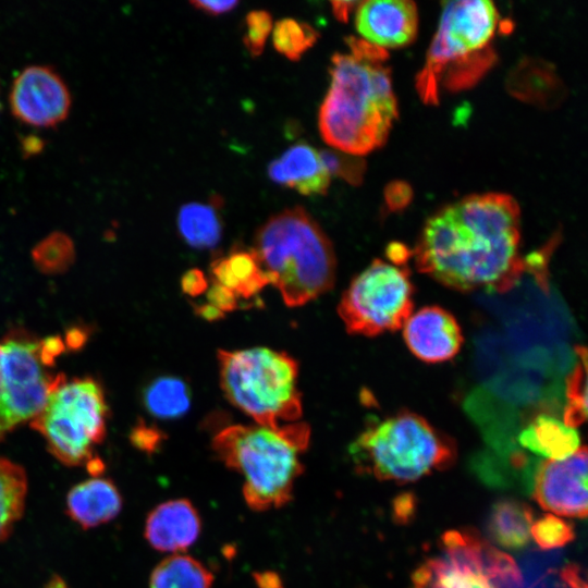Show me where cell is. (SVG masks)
<instances>
[{"label": "cell", "mask_w": 588, "mask_h": 588, "mask_svg": "<svg viewBox=\"0 0 588 588\" xmlns=\"http://www.w3.org/2000/svg\"><path fill=\"white\" fill-rule=\"evenodd\" d=\"M258 588H283L281 577L271 571L258 572L254 575Z\"/></svg>", "instance_id": "38"}, {"label": "cell", "mask_w": 588, "mask_h": 588, "mask_svg": "<svg viewBox=\"0 0 588 588\" xmlns=\"http://www.w3.org/2000/svg\"><path fill=\"white\" fill-rule=\"evenodd\" d=\"M359 4L353 1H333L331 2L334 16L341 22H347L351 12Z\"/></svg>", "instance_id": "39"}, {"label": "cell", "mask_w": 588, "mask_h": 588, "mask_svg": "<svg viewBox=\"0 0 588 588\" xmlns=\"http://www.w3.org/2000/svg\"><path fill=\"white\" fill-rule=\"evenodd\" d=\"M527 451L551 461L564 460L580 448L579 433L563 420L548 414L536 416L518 436Z\"/></svg>", "instance_id": "20"}, {"label": "cell", "mask_w": 588, "mask_h": 588, "mask_svg": "<svg viewBox=\"0 0 588 588\" xmlns=\"http://www.w3.org/2000/svg\"><path fill=\"white\" fill-rule=\"evenodd\" d=\"M412 588H520L517 564L476 531H445L437 554L412 577Z\"/></svg>", "instance_id": "10"}, {"label": "cell", "mask_w": 588, "mask_h": 588, "mask_svg": "<svg viewBox=\"0 0 588 588\" xmlns=\"http://www.w3.org/2000/svg\"><path fill=\"white\" fill-rule=\"evenodd\" d=\"M319 155L330 175L340 176L352 184L362 181L364 170L362 159L330 149L321 150Z\"/></svg>", "instance_id": "31"}, {"label": "cell", "mask_w": 588, "mask_h": 588, "mask_svg": "<svg viewBox=\"0 0 588 588\" xmlns=\"http://www.w3.org/2000/svg\"><path fill=\"white\" fill-rule=\"evenodd\" d=\"M162 438L160 430L145 424L137 425L131 434L133 444L148 453L157 450L162 442Z\"/></svg>", "instance_id": "33"}, {"label": "cell", "mask_w": 588, "mask_h": 588, "mask_svg": "<svg viewBox=\"0 0 588 588\" xmlns=\"http://www.w3.org/2000/svg\"><path fill=\"white\" fill-rule=\"evenodd\" d=\"M209 282L199 269L187 270L181 279L182 291L192 297L206 293Z\"/></svg>", "instance_id": "34"}, {"label": "cell", "mask_w": 588, "mask_h": 588, "mask_svg": "<svg viewBox=\"0 0 588 588\" xmlns=\"http://www.w3.org/2000/svg\"><path fill=\"white\" fill-rule=\"evenodd\" d=\"M191 4L200 11H204L205 13L209 15H221L226 12L232 11L237 4V1L230 0V1H208V0H196L191 1Z\"/></svg>", "instance_id": "35"}, {"label": "cell", "mask_w": 588, "mask_h": 588, "mask_svg": "<svg viewBox=\"0 0 588 588\" xmlns=\"http://www.w3.org/2000/svg\"><path fill=\"white\" fill-rule=\"evenodd\" d=\"M355 24L364 40L382 49L411 44L418 29V12L409 0L359 2Z\"/></svg>", "instance_id": "15"}, {"label": "cell", "mask_w": 588, "mask_h": 588, "mask_svg": "<svg viewBox=\"0 0 588 588\" xmlns=\"http://www.w3.org/2000/svg\"><path fill=\"white\" fill-rule=\"evenodd\" d=\"M578 360L566 382V405L563 422L576 428L587 417V358L586 350L577 347Z\"/></svg>", "instance_id": "27"}, {"label": "cell", "mask_w": 588, "mask_h": 588, "mask_svg": "<svg viewBox=\"0 0 588 588\" xmlns=\"http://www.w3.org/2000/svg\"><path fill=\"white\" fill-rule=\"evenodd\" d=\"M530 537L541 549H558L574 540L575 530L567 520L552 514H544L532 523Z\"/></svg>", "instance_id": "29"}, {"label": "cell", "mask_w": 588, "mask_h": 588, "mask_svg": "<svg viewBox=\"0 0 588 588\" xmlns=\"http://www.w3.org/2000/svg\"><path fill=\"white\" fill-rule=\"evenodd\" d=\"M74 244L64 233L54 232L40 241L33 249L32 257L39 270L59 273L74 260Z\"/></svg>", "instance_id": "28"}, {"label": "cell", "mask_w": 588, "mask_h": 588, "mask_svg": "<svg viewBox=\"0 0 588 588\" xmlns=\"http://www.w3.org/2000/svg\"><path fill=\"white\" fill-rule=\"evenodd\" d=\"M9 103L12 114L33 126H53L63 121L71 108L69 87L49 65L25 66L14 78Z\"/></svg>", "instance_id": "12"}, {"label": "cell", "mask_w": 588, "mask_h": 588, "mask_svg": "<svg viewBox=\"0 0 588 588\" xmlns=\"http://www.w3.org/2000/svg\"><path fill=\"white\" fill-rule=\"evenodd\" d=\"M309 441L310 427L301 420L278 427L238 424L216 433L211 446L219 461L243 477L248 507L265 512L292 500Z\"/></svg>", "instance_id": "3"}, {"label": "cell", "mask_w": 588, "mask_h": 588, "mask_svg": "<svg viewBox=\"0 0 588 588\" xmlns=\"http://www.w3.org/2000/svg\"><path fill=\"white\" fill-rule=\"evenodd\" d=\"M269 284L287 307L303 306L332 289L336 259L331 241L301 206L269 218L254 238Z\"/></svg>", "instance_id": "4"}, {"label": "cell", "mask_w": 588, "mask_h": 588, "mask_svg": "<svg viewBox=\"0 0 588 588\" xmlns=\"http://www.w3.org/2000/svg\"><path fill=\"white\" fill-rule=\"evenodd\" d=\"M108 405L94 378L65 377L50 393L32 427L45 439L49 452L69 466H82L98 475L102 462L94 449L106 436Z\"/></svg>", "instance_id": "8"}, {"label": "cell", "mask_w": 588, "mask_h": 588, "mask_svg": "<svg viewBox=\"0 0 588 588\" xmlns=\"http://www.w3.org/2000/svg\"><path fill=\"white\" fill-rule=\"evenodd\" d=\"M47 588H66L64 581L62 579H60L59 577H53Z\"/></svg>", "instance_id": "41"}, {"label": "cell", "mask_w": 588, "mask_h": 588, "mask_svg": "<svg viewBox=\"0 0 588 588\" xmlns=\"http://www.w3.org/2000/svg\"><path fill=\"white\" fill-rule=\"evenodd\" d=\"M413 295L406 268L375 259L351 281L336 310L348 333L376 336L404 326L414 308Z\"/></svg>", "instance_id": "11"}, {"label": "cell", "mask_w": 588, "mask_h": 588, "mask_svg": "<svg viewBox=\"0 0 588 588\" xmlns=\"http://www.w3.org/2000/svg\"><path fill=\"white\" fill-rule=\"evenodd\" d=\"M319 34L309 24L294 19H282L274 25L272 39L278 52L297 61L318 40Z\"/></svg>", "instance_id": "26"}, {"label": "cell", "mask_w": 588, "mask_h": 588, "mask_svg": "<svg viewBox=\"0 0 588 588\" xmlns=\"http://www.w3.org/2000/svg\"><path fill=\"white\" fill-rule=\"evenodd\" d=\"M27 492L24 469L0 457V540H3L21 518Z\"/></svg>", "instance_id": "25"}, {"label": "cell", "mask_w": 588, "mask_h": 588, "mask_svg": "<svg viewBox=\"0 0 588 588\" xmlns=\"http://www.w3.org/2000/svg\"><path fill=\"white\" fill-rule=\"evenodd\" d=\"M64 350L60 336L38 339L23 329L11 330L0 341V441L41 412L64 377L50 371Z\"/></svg>", "instance_id": "9"}, {"label": "cell", "mask_w": 588, "mask_h": 588, "mask_svg": "<svg viewBox=\"0 0 588 588\" xmlns=\"http://www.w3.org/2000/svg\"><path fill=\"white\" fill-rule=\"evenodd\" d=\"M201 518L187 499H173L157 505L145 523V538L160 552L182 553L199 537Z\"/></svg>", "instance_id": "16"}, {"label": "cell", "mask_w": 588, "mask_h": 588, "mask_svg": "<svg viewBox=\"0 0 588 588\" xmlns=\"http://www.w3.org/2000/svg\"><path fill=\"white\" fill-rule=\"evenodd\" d=\"M519 207L506 194L470 195L425 223L413 250L417 269L461 292L511 289L525 270Z\"/></svg>", "instance_id": "1"}, {"label": "cell", "mask_w": 588, "mask_h": 588, "mask_svg": "<svg viewBox=\"0 0 588 588\" xmlns=\"http://www.w3.org/2000/svg\"><path fill=\"white\" fill-rule=\"evenodd\" d=\"M561 578L567 588H587L586 581L580 574V568L575 564L564 566Z\"/></svg>", "instance_id": "37"}, {"label": "cell", "mask_w": 588, "mask_h": 588, "mask_svg": "<svg viewBox=\"0 0 588 588\" xmlns=\"http://www.w3.org/2000/svg\"><path fill=\"white\" fill-rule=\"evenodd\" d=\"M498 21L497 8L488 0L443 3L438 30L416 82L426 102H437L440 83L461 88L483 73L492 61L489 44Z\"/></svg>", "instance_id": "7"}, {"label": "cell", "mask_w": 588, "mask_h": 588, "mask_svg": "<svg viewBox=\"0 0 588 588\" xmlns=\"http://www.w3.org/2000/svg\"><path fill=\"white\" fill-rule=\"evenodd\" d=\"M143 401L146 411L156 418H179L189 409L191 390L182 379L162 376L145 388Z\"/></svg>", "instance_id": "24"}, {"label": "cell", "mask_w": 588, "mask_h": 588, "mask_svg": "<svg viewBox=\"0 0 588 588\" xmlns=\"http://www.w3.org/2000/svg\"><path fill=\"white\" fill-rule=\"evenodd\" d=\"M350 54L331 59V84L319 109V130L327 144L362 156L381 147L397 117V103L385 49L347 37Z\"/></svg>", "instance_id": "2"}, {"label": "cell", "mask_w": 588, "mask_h": 588, "mask_svg": "<svg viewBox=\"0 0 588 588\" xmlns=\"http://www.w3.org/2000/svg\"><path fill=\"white\" fill-rule=\"evenodd\" d=\"M268 175L274 183L308 196L326 194L331 181L319 151L305 143L293 145L270 162Z\"/></svg>", "instance_id": "17"}, {"label": "cell", "mask_w": 588, "mask_h": 588, "mask_svg": "<svg viewBox=\"0 0 588 588\" xmlns=\"http://www.w3.org/2000/svg\"><path fill=\"white\" fill-rule=\"evenodd\" d=\"M221 199L209 203H188L180 208L177 228L180 235L192 247L204 249L216 246L222 235L219 213Z\"/></svg>", "instance_id": "22"}, {"label": "cell", "mask_w": 588, "mask_h": 588, "mask_svg": "<svg viewBox=\"0 0 588 588\" xmlns=\"http://www.w3.org/2000/svg\"><path fill=\"white\" fill-rule=\"evenodd\" d=\"M213 574L197 559L175 553L152 571L149 588H212Z\"/></svg>", "instance_id": "23"}, {"label": "cell", "mask_w": 588, "mask_h": 588, "mask_svg": "<svg viewBox=\"0 0 588 588\" xmlns=\"http://www.w3.org/2000/svg\"><path fill=\"white\" fill-rule=\"evenodd\" d=\"M414 495L409 493H403L395 499L393 510L396 520L406 522L414 514Z\"/></svg>", "instance_id": "36"}, {"label": "cell", "mask_w": 588, "mask_h": 588, "mask_svg": "<svg viewBox=\"0 0 588 588\" xmlns=\"http://www.w3.org/2000/svg\"><path fill=\"white\" fill-rule=\"evenodd\" d=\"M210 281L229 290L240 301L257 296L269 284L253 248H237L215 259Z\"/></svg>", "instance_id": "19"}, {"label": "cell", "mask_w": 588, "mask_h": 588, "mask_svg": "<svg viewBox=\"0 0 588 588\" xmlns=\"http://www.w3.org/2000/svg\"><path fill=\"white\" fill-rule=\"evenodd\" d=\"M245 25L244 45L253 57H258L264 51L266 40L271 32L272 17L265 10H254L246 15Z\"/></svg>", "instance_id": "30"}, {"label": "cell", "mask_w": 588, "mask_h": 588, "mask_svg": "<svg viewBox=\"0 0 588 588\" xmlns=\"http://www.w3.org/2000/svg\"><path fill=\"white\" fill-rule=\"evenodd\" d=\"M207 303L226 314L238 308L240 299L229 290L210 281L206 291Z\"/></svg>", "instance_id": "32"}, {"label": "cell", "mask_w": 588, "mask_h": 588, "mask_svg": "<svg viewBox=\"0 0 588 588\" xmlns=\"http://www.w3.org/2000/svg\"><path fill=\"white\" fill-rule=\"evenodd\" d=\"M403 335L408 350L420 360L440 363L461 350L463 334L454 316L439 306H426L411 315Z\"/></svg>", "instance_id": "14"}, {"label": "cell", "mask_w": 588, "mask_h": 588, "mask_svg": "<svg viewBox=\"0 0 588 588\" xmlns=\"http://www.w3.org/2000/svg\"><path fill=\"white\" fill-rule=\"evenodd\" d=\"M350 454L362 474L408 483L451 467L457 449L422 416L401 411L370 422L351 444Z\"/></svg>", "instance_id": "5"}, {"label": "cell", "mask_w": 588, "mask_h": 588, "mask_svg": "<svg viewBox=\"0 0 588 588\" xmlns=\"http://www.w3.org/2000/svg\"><path fill=\"white\" fill-rule=\"evenodd\" d=\"M587 449L579 448L573 455L542 462L536 471L534 497L546 511L585 518L587 516Z\"/></svg>", "instance_id": "13"}, {"label": "cell", "mask_w": 588, "mask_h": 588, "mask_svg": "<svg viewBox=\"0 0 588 588\" xmlns=\"http://www.w3.org/2000/svg\"><path fill=\"white\" fill-rule=\"evenodd\" d=\"M534 523L531 507L518 500L495 502L487 518V531L492 541L505 549H522L530 540Z\"/></svg>", "instance_id": "21"}, {"label": "cell", "mask_w": 588, "mask_h": 588, "mask_svg": "<svg viewBox=\"0 0 588 588\" xmlns=\"http://www.w3.org/2000/svg\"><path fill=\"white\" fill-rule=\"evenodd\" d=\"M195 313L207 321H217L224 317V313L209 303L199 304L195 306Z\"/></svg>", "instance_id": "40"}, {"label": "cell", "mask_w": 588, "mask_h": 588, "mask_svg": "<svg viewBox=\"0 0 588 588\" xmlns=\"http://www.w3.org/2000/svg\"><path fill=\"white\" fill-rule=\"evenodd\" d=\"M122 504V495L117 486L101 477L77 483L66 495L68 515L85 529L113 519Z\"/></svg>", "instance_id": "18"}, {"label": "cell", "mask_w": 588, "mask_h": 588, "mask_svg": "<svg viewBox=\"0 0 588 588\" xmlns=\"http://www.w3.org/2000/svg\"><path fill=\"white\" fill-rule=\"evenodd\" d=\"M217 359L224 396L255 424L278 427L299 420L298 363L291 355L257 346L220 350Z\"/></svg>", "instance_id": "6"}]
</instances>
